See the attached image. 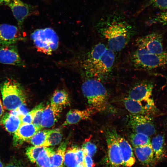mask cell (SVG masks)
<instances>
[{"mask_svg": "<svg viewBox=\"0 0 167 167\" xmlns=\"http://www.w3.org/2000/svg\"><path fill=\"white\" fill-rule=\"evenodd\" d=\"M81 88L91 108L99 111L105 109L108 93L106 89L100 81L93 78L87 79L82 83Z\"/></svg>", "mask_w": 167, "mask_h": 167, "instance_id": "obj_3", "label": "cell"}, {"mask_svg": "<svg viewBox=\"0 0 167 167\" xmlns=\"http://www.w3.org/2000/svg\"><path fill=\"white\" fill-rule=\"evenodd\" d=\"M76 158L79 164H83L84 154L82 148H78L76 153Z\"/></svg>", "mask_w": 167, "mask_h": 167, "instance_id": "obj_36", "label": "cell"}, {"mask_svg": "<svg viewBox=\"0 0 167 167\" xmlns=\"http://www.w3.org/2000/svg\"><path fill=\"white\" fill-rule=\"evenodd\" d=\"M7 5L11 9L18 22V28L21 31H23V24L25 19L28 16L38 13L35 7L20 0H11Z\"/></svg>", "mask_w": 167, "mask_h": 167, "instance_id": "obj_10", "label": "cell"}, {"mask_svg": "<svg viewBox=\"0 0 167 167\" xmlns=\"http://www.w3.org/2000/svg\"><path fill=\"white\" fill-rule=\"evenodd\" d=\"M84 152V158L83 165L84 167H94L95 164L92 159V156L87 153Z\"/></svg>", "mask_w": 167, "mask_h": 167, "instance_id": "obj_35", "label": "cell"}, {"mask_svg": "<svg viewBox=\"0 0 167 167\" xmlns=\"http://www.w3.org/2000/svg\"><path fill=\"white\" fill-rule=\"evenodd\" d=\"M62 108L48 105L44 109L42 116L41 127L49 128L58 121Z\"/></svg>", "mask_w": 167, "mask_h": 167, "instance_id": "obj_16", "label": "cell"}, {"mask_svg": "<svg viewBox=\"0 0 167 167\" xmlns=\"http://www.w3.org/2000/svg\"><path fill=\"white\" fill-rule=\"evenodd\" d=\"M19 117L13 115L10 113L4 114L0 122L6 130L10 133H14L19 128L21 124Z\"/></svg>", "mask_w": 167, "mask_h": 167, "instance_id": "obj_21", "label": "cell"}, {"mask_svg": "<svg viewBox=\"0 0 167 167\" xmlns=\"http://www.w3.org/2000/svg\"><path fill=\"white\" fill-rule=\"evenodd\" d=\"M0 63L19 66L25 65L15 44L0 46Z\"/></svg>", "mask_w": 167, "mask_h": 167, "instance_id": "obj_12", "label": "cell"}, {"mask_svg": "<svg viewBox=\"0 0 167 167\" xmlns=\"http://www.w3.org/2000/svg\"><path fill=\"white\" fill-rule=\"evenodd\" d=\"M51 104L62 108L69 104V95L64 90H57L53 93L51 98Z\"/></svg>", "mask_w": 167, "mask_h": 167, "instance_id": "obj_22", "label": "cell"}, {"mask_svg": "<svg viewBox=\"0 0 167 167\" xmlns=\"http://www.w3.org/2000/svg\"><path fill=\"white\" fill-rule=\"evenodd\" d=\"M153 85V82L151 80L140 82L130 89L127 97L140 101H147L151 98Z\"/></svg>", "mask_w": 167, "mask_h": 167, "instance_id": "obj_11", "label": "cell"}, {"mask_svg": "<svg viewBox=\"0 0 167 167\" xmlns=\"http://www.w3.org/2000/svg\"><path fill=\"white\" fill-rule=\"evenodd\" d=\"M0 90L4 107L8 110L16 109L25 101L26 96L24 88L14 79H6L1 84Z\"/></svg>", "mask_w": 167, "mask_h": 167, "instance_id": "obj_4", "label": "cell"}, {"mask_svg": "<svg viewBox=\"0 0 167 167\" xmlns=\"http://www.w3.org/2000/svg\"><path fill=\"white\" fill-rule=\"evenodd\" d=\"M21 31L15 26L9 24H0V44L1 45L15 44L24 40Z\"/></svg>", "mask_w": 167, "mask_h": 167, "instance_id": "obj_13", "label": "cell"}, {"mask_svg": "<svg viewBox=\"0 0 167 167\" xmlns=\"http://www.w3.org/2000/svg\"><path fill=\"white\" fill-rule=\"evenodd\" d=\"M153 150L155 164L162 160L165 156L164 137L159 135L154 137L151 142Z\"/></svg>", "mask_w": 167, "mask_h": 167, "instance_id": "obj_20", "label": "cell"}, {"mask_svg": "<svg viewBox=\"0 0 167 167\" xmlns=\"http://www.w3.org/2000/svg\"><path fill=\"white\" fill-rule=\"evenodd\" d=\"M51 167H55V166H52ZM63 167V166H62V167Z\"/></svg>", "mask_w": 167, "mask_h": 167, "instance_id": "obj_43", "label": "cell"}, {"mask_svg": "<svg viewBox=\"0 0 167 167\" xmlns=\"http://www.w3.org/2000/svg\"><path fill=\"white\" fill-rule=\"evenodd\" d=\"M11 0H0V4L7 5Z\"/></svg>", "mask_w": 167, "mask_h": 167, "instance_id": "obj_40", "label": "cell"}, {"mask_svg": "<svg viewBox=\"0 0 167 167\" xmlns=\"http://www.w3.org/2000/svg\"><path fill=\"white\" fill-rule=\"evenodd\" d=\"M92 108L84 110H70L67 113L63 126L75 124L81 121L89 118L92 113Z\"/></svg>", "mask_w": 167, "mask_h": 167, "instance_id": "obj_19", "label": "cell"}, {"mask_svg": "<svg viewBox=\"0 0 167 167\" xmlns=\"http://www.w3.org/2000/svg\"><path fill=\"white\" fill-rule=\"evenodd\" d=\"M142 102L128 97L125 98L123 100L126 109L131 114H147L155 109L154 103L152 99L146 101L144 104Z\"/></svg>", "mask_w": 167, "mask_h": 167, "instance_id": "obj_14", "label": "cell"}, {"mask_svg": "<svg viewBox=\"0 0 167 167\" xmlns=\"http://www.w3.org/2000/svg\"><path fill=\"white\" fill-rule=\"evenodd\" d=\"M0 167H3V165L0 159Z\"/></svg>", "mask_w": 167, "mask_h": 167, "instance_id": "obj_42", "label": "cell"}, {"mask_svg": "<svg viewBox=\"0 0 167 167\" xmlns=\"http://www.w3.org/2000/svg\"><path fill=\"white\" fill-rule=\"evenodd\" d=\"M130 139L134 148L145 145L151 143L149 136L143 133L134 132L131 135Z\"/></svg>", "mask_w": 167, "mask_h": 167, "instance_id": "obj_26", "label": "cell"}, {"mask_svg": "<svg viewBox=\"0 0 167 167\" xmlns=\"http://www.w3.org/2000/svg\"><path fill=\"white\" fill-rule=\"evenodd\" d=\"M152 7L161 10H167V0H147L144 5L145 9Z\"/></svg>", "mask_w": 167, "mask_h": 167, "instance_id": "obj_32", "label": "cell"}, {"mask_svg": "<svg viewBox=\"0 0 167 167\" xmlns=\"http://www.w3.org/2000/svg\"><path fill=\"white\" fill-rule=\"evenodd\" d=\"M118 134L113 129H108L106 133L108 158L111 164L115 167L123 165V161L118 139Z\"/></svg>", "mask_w": 167, "mask_h": 167, "instance_id": "obj_8", "label": "cell"}, {"mask_svg": "<svg viewBox=\"0 0 167 167\" xmlns=\"http://www.w3.org/2000/svg\"><path fill=\"white\" fill-rule=\"evenodd\" d=\"M35 109L34 108L26 115L20 118L21 123L30 124L32 123Z\"/></svg>", "mask_w": 167, "mask_h": 167, "instance_id": "obj_34", "label": "cell"}, {"mask_svg": "<svg viewBox=\"0 0 167 167\" xmlns=\"http://www.w3.org/2000/svg\"><path fill=\"white\" fill-rule=\"evenodd\" d=\"M76 167H84L83 164H78Z\"/></svg>", "mask_w": 167, "mask_h": 167, "instance_id": "obj_41", "label": "cell"}, {"mask_svg": "<svg viewBox=\"0 0 167 167\" xmlns=\"http://www.w3.org/2000/svg\"><path fill=\"white\" fill-rule=\"evenodd\" d=\"M40 129L33 123H21L19 128L14 133L13 144L15 146L21 145L28 141Z\"/></svg>", "mask_w": 167, "mask_h": 167, "instance_id": "obj_15", "label": "cell"}, {"mask_svg": "<svg viewBox=\"0 0 167 167\" xmlns=\"http://www.w3.org/2000/svg\"><path fill=\"white\" fill-rule=\"evenodd\" d=\"M2 101L0 100V122L4 114V108Z\"/></svg>", "mask_w": 167, "mask_h": 167, "instance_id": "obj_39", "label": "cell"}, {"mask_svg": "<svg viewBox=\"0 0 167 167\" xmlns=\"http://www.w3.org/2000/svg\"><path fill=\"white\" fill-rule=\"evenodd\" d=\"M34 108L35 112L32 123L41 130L42 128L41 122L42 114L45 107L43 104H41Z\"/></svg>", "mask_w": 167, "mask_h": 167, "instance_id": "obj_31", "label": "cell"}, {"mask_svg": "<svg viewBox=\"0 0 167 167\" xmlns=\"http://www.w3.org/2000/svg\"><path fill=\"white\" fill-rule=\"evenodd\" d=\"M16 109L19 113L20 115V117L26 115L29 112V110L26 106L24 104H22L16 108Z\"/></svg>", "mask_w": 167, "mask_h": 167, "instance_id": "obj_38", "label": "cell"}, {"mask_svg": "<svg viewBox=\"0 0 167 167\" xmlns=\"http://www.w3.org/2000/svg\"><path fill=\"white\" fill-rule=\"evenodd\" d=\"M117 139L123 161V165L128 167L132 166L135 163V159L131 145L124 138L118 135Z\"/></svg>", "mask_w": 167, "mask_h": 167, "instance_id": "obj_18", "label": "cell"}, {"mask_svg": "<svg viewBox=\"0 0 167 167\" xmlns=\"http://www.w3.org/2000/svg\"><path fill=\"white\" fill-rule=\"evenodd\" d=\"M129 122L134 132L143 133L149 136L156 132L153 120L148 114H131Z\"/></svg>", "mask_w": 167, "mask_h": 167, "instance_id": "obj_9", "label": "cell"}, {"mask_svg": "<svg viewBox=\"0 0 167 167\" xmlns=\"http://www.w3.org/2000/svg\"><path fill=\"white\" fill-rule=\"evenodd\" d=\"M156 24H161L167 26V10L153 17L147 21L148 25Z\"/></svg>", "mask_w": 167, "mask_h": 167, "instance_id": "obj_30", "label": "cell"}, {"mask_svg": "<svg viewBox=\"0 0 167 167\" xmlns=\"http://www.w3.org/2000/svg\"><path fill=\"white\" fill-rule=\"evenodd\" d=\"M97 25L99 32L107 41L108 47L114 52L125 47L133 32L132 26L117 15H110L102 19Z\"/></svg>", "mask_w": 167, "mask_h": 167, "instance_id": "obj_1", "label": "cell"}, {"mask_svg": "<svg viewBox=\"0 0 167 167\" xmlns=\"http://www.w3.org/2000/svg\"><path fill=\"white\" fill-rule=\"evenodd\" d=\"M136 43L137 47L152 54L161 55L167 52L164 49L162 36L157 32L151 33L139 37L137 40Z\"/></svg>", "mask_w": 167, "mask_h": 167, "instance_id": "obj_7", "label": "cell"}, {"mask_svg": "<svg viewBox=\"0 0 167 167\" xmlns=\"http://www.w3.org/2000/svg\"><path fill=\"white\" fill-rule=\"evenodd\" d=\"M84 151L90 155L93 156L97 150V147L93 143L89 141H86L83 144L82 148Z\"/></svg>", "mask_w": 167, "mask_h": 167, "instance_id": "obj_33", "label": "cell"}, {"mask_svg": "<svg viewBox=\"0 0 167 167\" xmlns=\"http://www.w3.org/2000/svg\"><path fill=\"white\" fill-rule=\"evenodd\" d=\"M114 52L104 44H97L84 60L83 68L91 76H104L110 72L114 62Z\"/></svg>", "mask_w": 167, "mask_h": 167, "instance_id": "obj_2", "label": "cell"}, {"mask_svg": "<svg viewBox=\"0 0 167 167\" xmlns=\"http://www.w3.org/2000/svg\"><path fill=\"white\" fill-rule=\"evenodd\" d=\"M67 143L63 142L56 151H54L51 157L52 166L61 167L63 166Z\"/></svg>", "mask_w": 167, "mask_h": 167, "instance_id": "obj_24", "label": "cell"}, {"mask_svg": "<svg viewBox=\"0 0 167 167\" xmlns=\"http://www.w3.org/2000/svg\"><path fill=\"white\" fill-rule=\"evenodd\" d=\"M4 167H24L19 161L13 159L8 163Z\"/></svg>", "mask_w": 167, "mask_h": 167, "instance_id": "obj_37", "label": "cell"}, {"mask_svg": "<svg viewBox=\"0 0 167 167\" xmlns=\"http://www.w3.org/2000/svg\"><path fill=\"white\" fill-rule=\"evenodd\" d=\"M77 149L76 147H71L66 151L64 163L67 167H76L79 164L76 156Z\"/></svg>", "mask_w": 167, "mask_h": 167, "instance_id": "obj_27", "label": "cell"}, {"mask_svg": "<svg viewBox=\"0 0 167 167\" xmlns=\"http://www.w3.org/2000/svg\"><path fill=\"white\" fill-rule=\"evenodd\" d=\"M31 38L38 51L45 54H51L58 47V37L51 28L36 29L31 34Z\"/></svg>", "mask_w": 167, "mask_h": 167, "instance_id": "obj_6", "label": "cell"}, {"mask_svg": "<svg viewBox=\"0 0 167 167\" xmlns=\"http://www.w3.org/2000/svg\"><path fill=\"white\" fill-rule=\"evenodd\" d=\"M131 61L133 65L136 68L153 69L167 65V52L162 54H156L137 47L132 54Z\"/></svg>", "mask_w": 167, "mask_h": 167, "instance_id": "obj_5", "label": "cell"}, {"mask_svg": "<svg viewBox=\"0 0 167 167\" xmlns=\"http://www.w3.org/2000/svg\"><path fill=\"white\" fill-rule=\"evenodd\" d=\"M62 134L58 129L49 130L47 139L48 146H55L62 141Z\"/></svg>", "mask_w": 167, "mask_h": 167, "instance_id": "obj_28", "label": "cell"}, {"mask_svg": "<svg viewBox=\"0 0 167 167\" xmlns=\"http://www.w3.org/2000/svg\"><path fill=\"white\" fill-rule=\"evenodd\" d=\"M45 147L43 146H31L28 148L26 154L30 161L32 163L36 162L41 152Z\"/></svg>", "mask_w": 167, "mask_h": 167, "instance_id": "obj_29", "label": "cell"}, {"mask_svg": "<svg viewBox=\"0 0 167 167\" xmlns=\"http://www.w3.org/2000/svg\"><path fill=\"white\" fill-rule=\"evenodd\" d=\"M52 148L45 147L39 153L36 163L39 167H51V156L54 152Z\"/></svg>", "mask_w": 167, "mask_h": 167, "instance_id": "obj_23", "label": "cell"}, {"mask_svg": "<svg viewBox=\"0 0 167 167\" xmlns=\"http://www.w3.org/2000/svg\"><path fill=\"white\" fill-rule=\"evenodd\" d=\"M49 130L37 131L28 142L34 146L48 147L47 139Z\"/></svg>", "mask_w": 167, "mask_h": 167, "instance_id": "obj_25", "label": "cell"}, {"mask_svg": "<svg viewBox=\"0 0 167 167\" xmlns=\"http://www.w3.org/2000/svg\"><path fill=\"white\" fill-rule=\"evenodd\" d=\"M134 150L138 160L143 165L150 167L155 164L151 143L145 145L134 147Z\"/></svg>", "mask_w": 167, "mask_h": 167, "instance_id": "obj_17", "label": "cell"}]
</instances>
